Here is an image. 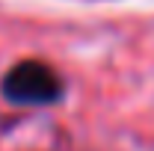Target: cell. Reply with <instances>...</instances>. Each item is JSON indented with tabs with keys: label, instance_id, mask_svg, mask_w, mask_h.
Listing matches in <instances>:
<instances>
[{
	"label": "cell",
	"instance_id": "1",
	"mask_svg": "<svg viewBox=\"0 0 154 151\" xmlns=\"http://www.w3.org/2000/svg\"><path fill=\"white\" fill-rule=\"evenodd\" d=\"M0 92L6 101H12L18 107H48V104H57L62 98L65 86H62V77L48 62L21 59L3 74Z\"/></svg>",
	"mask_w": 154,
	"mask_h": 151
}]
</instances>
